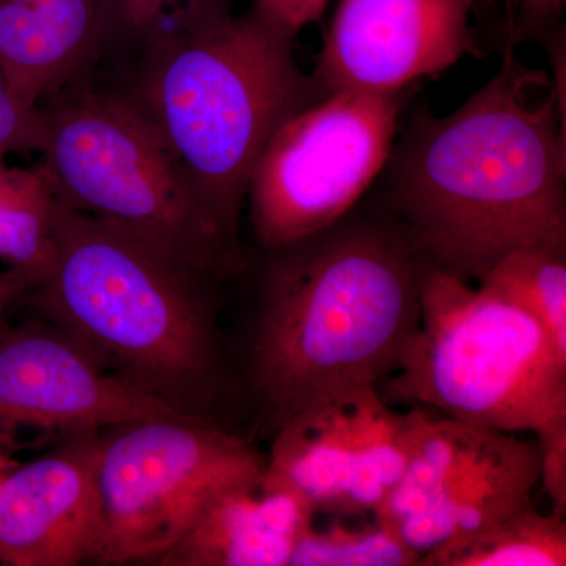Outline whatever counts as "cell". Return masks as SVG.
Listing matches in <instances>:
<instances>
[{
    "mask_svg": "<svg viewBox=\"0 0 566 566\" xmlns=\"http://www.w3.org/2000/svg\"><path fill=\"white\" fill-rule=\"evenodd\" d=\"M565 147L556 85L510 44L463 106L416 112L390 153L389 214L423 262L480 282L517 249L566 248Z\"/></svg>",
    "mask_w": 566,
    "mask_h": 566,
    "instance_id": "obj_1",
    "label": "cell"
},
{
    "mask_svg": "<svg viewBox=\"0 0 566 566\" xmlns=\"http://www.w3.org/2000/svg\"><path fill=\"white\" fill-rule=\"evenodd\" d=\"M271 253L249 375L277 431L319 398L397 371L419 329L422 260L390 214H346Z\"/></svg>",
    "mask_w": 566,
    "mask_h": 566,
    "instance_id": "obj_2",
    "label": "cell"
},
{
    "mask_svg": "<svg viewBox=\"0 0 566 566\" xmlns=\"http://www.w3.org/2000/svg\"><path fill=\"white\" fill-rule=\"evenodd\" d=\"M294 40L251 7L156 41L114 88L234 243L264 145L286 117L327 93L297 66Z\"/></svg>",
    "mask_w": 566,
    "mask_h": 566,
    "instance_id": "obj_3",
    "label": "cell"
},
{
    "mask_svg": "<svg viewBox=\"0 0 566 566\" xmlns=\"http://www.w3.org/2000/svg\"><path fill=\"white\" fill-rule=\"evenodd\" d=\"M205 275L144 238L55 197L41 307L111 371L186 411L211 386L218 346Z\"/></svg>",
    "mask_w": 566,
    "mask_h": 566,
    "instance_id": "obj_4",
    "label": "cell"
},
{
    "mask_svg": "<svg viewBox=\"0 0 566 566\" xmlns=\"http://www.w3.org/2000/svg\"><path fill=\"white\" fill-rule=\"evenodd\" d=\"M40 109L39 164L61 202L144 238L199 274L221 277L240 266L238 243L120 93L81 80Z\"/></svg>",
    "mask_w": 566,
    "mask_h": 566,
    "instance_id": "obj_5",
    "label": "cell"
},
{
    "mask_svg": "<svg viewBox=\"0 0 566 566\" xmlns=\"http://www.w3.org/2000/svg\"><path fill=\"white\" fill-rule=\"evenodd\" d=\"M419 300L395 397L502 433L566 419V359L523 305L423 260Z\"/></svg>",
    "mask_w": 566,
    "mask_h": 566,
    "instance_id": "obj_6",
    "label": "cell"
},
{
    "mask_svg": "<svg viewBox=\"0 0 566 566\" xmlns=\"http://www.w3.org/2000/svg\"><path fill=\"white\" fill-rule=\"evenodd\" d=\"M264 464L248 441L193 416L120 424L99 441L102 535L95 562H158L216 494L259 474Z\"/></svg>",
    "mask_w": 566,
    "mask_h": 566,
    "instance_id": "obj_7",
    "label": "cell"
},
{
    "mask_svg": "<svg viewBox=\"0 0 566 566\" xmlns=\"http://www.w3.org/2000/svg\"><path fill=\"white\" fill-rule=\"evenodd\" d=\"M400 111V92L342 88L286 117L249 180L260 244L275 251L349 214L389 163Z\"/></svg>",
    "mask_w": 566,
    "mask_h": 566,
    "instance_id": "obj_8",
    "label": "cell"
},
{
    "mask_svg": "<svg viewBox=\"0 0 566 566\" xmlns=\"http://www.w3.org/2000/svg\"><path fill=\"white\" fill-rule=\"evenodd\" d=\"M412 415L376 387L319 398L275 431L266 471L323 515H375L403 475Z\"/></svg>",
    "mask_w": 566,
    "mask_h": 566,
    "instance_id": "obj_9",
    "label": "cell"
},
{
    "mask_svg": "<svg viewBox=\"0 0 566 566\" xmlns=\"http://www.w3.org/2000/svg\"><path fill=\"white\" fill-rule=\"evenodd\" d=\"M480 0H340L314 77L324 92H400L479 54Z\"/></svg>",
    "mask_w": 566,
    "mask_h": 566,
    "instance_id": "obj_10",
    "label": "cell"
},
{
    "mask_svg": "<svg viewBox=\"0 0 566 566\" xmlns=\"http://www.w3.org/2000/svg\"><path fill=\"white\" fill-rule=\"evenodd\" d=\"M192 416L126 381L65 331L0 338V422L95 433L158 417Z\"/></svg>",
    "mask_w": 566,
    "mask_h": 566,
    "instance_id": "obj_11",
    "label": "cell"
},
{
    "mask_svg": "<svg viewBox=\"0 0 566 566\" xmlns=\"http://www.w3.org/2000/svg\"><path fill=\"white\" fill-rule=\"evenodd\" d=\"M81 433L0 480V564L71 566L95 562L102 535L99 441Z\"/></svg>",
    "mask_w": 566,
    "mask_h": 566,
    "instance_id": "obj_12",
    "label": "cell"
},
{
    "mask_svg": "<svg viewBox=\"0 0 566 566\" xmlns=\"http://www.w3.org/2000/svg\"><path fill=\"white\" fill-rule=\"evenodd\" d=\"M314 517L311 505L264 468L216 494L156 564L289 566Z\"/></svg>",
    "mask_w": 566,
    "mask_h": 566,
    "instance_id": "obj_13",
    "label": "cell"
},
{
    "mask_svg": "<svg viewBox=\"0 0 566 566\" xmlns=\"http://www.w3.org/2000/svg\"><path fill=\"white\" fill-rule=\"evenodd\" d=\"M539 483L538 444L499 433L483 457L427 512L394 528L420 558L482 534L532 505Z\"/></svg>",
    "mask_w": 566,
    "mask_h": 566,
    "instance_id": "obj_14",
    "label": "cell"
},
{
    "mask_svg": "<svg viewBox=\"0 0 566 566\" xmlns=\"http://www.w3.org/2000/svg\"><path fill=\"white\" fill-rule=\"evenodd\" d=\"M411 415V452L403 475L374 515L392 528L441 501L502 433L446 416L434 417L422 408Z\"/></svg>",
    "mask_w": 566,
    "mask_h": 566,
    "instance_id": "obj_15",
    "label": "cell"
},
{
    "mask_svg": "<svg viewBox=\"0 0 566 566\" xmlns=\"http://www.w3.org/2000/svg\"><path fill=\"white\" fill-rule=\"evenodd\" d=\"M55 196L40 164L11 166L0 159V259L11 294L33 289L54 255Z\"/></svg>",
    "mask_w": 566,
    "mask_h": 566,
    "instance_id": "obj_16",
    "label": "cell"
},
{
    "mask_svg": "<svg viewBox=\"0 0 566 566\" xmlns=\"http://www.w3.org/2000/svg\"><path fill=\"white\" fill-rule=\"evenodd\" d=\"M423 566H564V513L536 512L534 505L506 517L482 534L430 554Z\"/></svg>",
    "mask_w": 566,
    "mask_h": 566,
    "instance_id": "obj_17",
    "label": "cell"
},
{
    "mask_svg": "<svg viewBox=\"0 0 566 566\" xmlns=\"http://www.w3.org/2000/svg\"><path fill=\"white\" fill-rule=\"evenodd\" d=\"M234 0H99V61H134L156 41L233 13Z\"/></svg>",
    "mask_w": 566,
    "mask_h": 566,
    "instance_id": "obj_18",
    "label": "cell"
},
{
    "mask_svg": "<svg viewBox=\"0 0 566 566\" xmlns=\"http://www.w3.org/2000/svg\"><path fill=\"white\" fill-rule=\"evenodd\" d=\"M479 285L523 305L566 359V248L510 252Z\"/></svg>",
    "mask_w": 566,
    "mask_h": 566,
    "instance_id": "obj_19",
    "label": "cell"
},
{
    "mask_svg": "<svg viewBox=\"0 0 566 566\" xmlns=\"http://www.w3.org/2000/svg\"><path fill=\"white\" fill-rule=\"evenodd\" d=\"M326 526L314 521L294 545L292 566H415L420 565L392 527L375 520L363 526H349L340 517Z\"/></svg>",
    "mask_w": 566,
    "mask_h": 566,
    "instance_id": "obj_20",
    "label": "cell"
},
{
    "mask_svg": "<svg viewBox=\"0 0 566 566\" xmlns=\"http://www.w3.org/2000/svg\"><path fill=\"white\" fill-rule=\"evenodd\" d=\"M36 50L55 61L82 63L99 48V0H10Z\"/></svg>",
    "mask_w": 566,
    "mask_h": 566,
    "instance_id": "obj_21",
    "label": "cell"
},
{
    "mask_svg": "<svg viewBox=\"0 0 566 566\" xmlns=\"http://www.w3.org/2000/svg\"><path fill=\"white\" fill-rule=\"evenodd\" d=\"M43 140V114L40 107L21 102L10 91L0 71V159L11 155L36 153Z\"/></svg>",
    "mask_w": 566,
    "mask_h": 566,
    "instance_id": "obj_22",
    "label": "cell"
},
{
    "mask_svg": "<svg viewBox=\"0 0 566 566\" xmlns=\"http://www.w3.org/2000/svg\"><path fill=\"white\" fill-rule=\"evenodd\" d=\"M539 449V482H543L554 510L566 513V419L547 424L536 433Z\"/></svg>",
    "mask_w": 566,
    "mask_h": 566,
    "instance_id": "obj_23",
    "label": "cell"
},
{
    "mask_svg": "<svg viewBox=\"0 0 566 566\" xmlns=\"http://www.w3.org/2000/svg\"><path fill=\"white\" fill-rule=\"evenodd\" d=\"M504 10L509 31L521 36L546 33L560 22L566 0H494Z\"/></svg>",
    "mask_w": 566,
    "mask_h": 566,
    "instance_id": "obj_24",
    "label": "cell"
},
{
    "mask_svg": "<svg viewBox=\"0 0 566 566\" xmlns=\"http://www.w3.org/2000/svg\"><path fill=\"white\" fill-rule=\"evenodd\" d=\"M329 0H253L252 7L283 31L297 33L323 17Z\"/></svg>",
    "mask_w": 566,
    "mask_h": 566,
    "instance_id": "obj_25",
    "label": "cell"
},
{
    "mask_svg": "<svg viewBox=\"0 0 566 566\" xmlns=\"http://www.w3.org/2000/svg\"><path fill=\"white\" fill-rule=\"evenodd\" d=\"M10 296V286L6 281V275L0 274V338L7 333L6 323H3V312H6L7 300Z\"/></svg>",
    "mask_w": 566,
    "mask_h": 566,
    "instance_id": "obj_26",
    "label": "cell"
}]
</instances>
